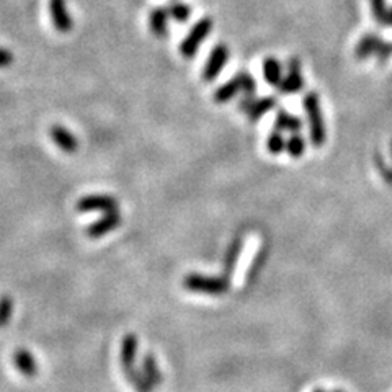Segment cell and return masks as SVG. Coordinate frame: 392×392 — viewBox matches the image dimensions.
<instances>
[{
	"label": "cell",
	"instance_id": "52a82bcc",
	"mask_svg": "<svg viewBox=\"0 0 392 392\" xmlns=\"http://www.w3.org/2000/svg\"><path fill=\"white\" fill-rule=\"evenodd\" d=\"M119 224H121L119 212L110 211V212H105V216L100 217V219L94 222V224L87 227L85 234L87 237H90V239H100V237H103L105 234H108V232L116 229Z\"/></svg>",
	"mask_w": 392,
	"mask_h": 392
},
{
	"label": "cell",
	"instance_id": "e0dca14e",
	"mask_svg": "<svg viewBox=\"0 0 392 392\" xmlns=\"http://www.w3.org/2000/svg\"><path fill=\"white\" fill-rule=\"evenodd\" d=\"M277 103L278 101H277V99H273V96H263V99L255 100L245 115L249 116L250 123H256L261 116L267 115L270 110H273L275 106H277Z\"/></svg>",
	"mask_w": 392,
	"mask_h": 392
},
{
	"label": "cell",
	"instance_id": "9a60e30c",
	"mask_svg": "<svg viewBox=\"0 0 392 392\" xmlns=\"http://www.w3.org/2000/svg\"><path fill=\"white\" fill-rule=\"evenodd\" d=\"M263 79L270 87H280L283 82V71H282V62L275 57H267L263 61Z\"/></svg>",
	"mask_w": 392,
	"mask_h": 392
},
{
	"label": "cell",
	"instance_id": "6da1fadb",
	"mask_svg": "<svg viewBox=\"0 0 392 392\" xmlns=\"http://www.w3.org/2000/svg\"><path fill=\"white\" fill-rule=\"evenodd\" d=\"M304 110L307 115L309 123V134H311V143L314 147H322L327 141V129L324 123V116L321 110V100L316 92H309L304 96Z\"/></svg>",
	"mask_w": 392,
	"mask_h": 392
},
{
	"label": "cell",
	"instance_id": "ba28073f",
	"mask_svg": "<svg viewBox=\"0 0 392 392\" xmlns=\"http://www.w3.org/2000/svg\"><path fill=\"white\" fill-rule=\"evenodd\" d=\"M50 12L57 31L69 33L72 30V18L67 12L66 0H50Z\"/></svg>",
	"mask_w": 392,
	"mask_h": 392
},
{
	"label": "cell",
	"instance_id": "83f0119b",
	"mask_svg": "<svg viewBox=\"0 0 392 392\" xmlns=\"http://www.w3.org/2000/svg\"><path fill=\"white\" fill-rule=\"evenodd\" d=\"M375 164H376L377 170H379V173H381V177L384 178V182L387 183V185L392 187V168L387 167V164L384 162V159H382L381 154H377V152L375 154Z\"/></svg>",
	"mask_w": 392,
	"mask_h": 392
},
{
	"label": "cell",
	"instance_id": "7402d4cb",
	"mask_svg": "<svg viewBox=\"0 0 392 392\" xmlns=\"http://www.w3.org/2000/svg\"><path fill=\"white\" fill-rule=\"evenodd\" d=\"M267 255H268L267 247H265V245L260 247L259 254L255 255V259H254V261H252V265H250V268H249V275H247V282L252 283L256 278V275H259L260 270L263 268L265 260H267Z\"/></svg>",
	"mask_w": 392,
	"mask_h": 392
},
{
	"label": "cell",
	"instance_id": "5bb4252c",
	"mask_svg": "<svg viewBox=\"0 0 392 392\" xmlns=\"http://www.w3.org/2000/svg\"><path fill=\"white\" fill-rule=\"evenodd\" d=\"M13 363H15L17 370L25 376H35L38 372V365L36 360L33 358V355L28 350H23V348H18V350L13 353Z\"/></svg>",
	"mask_w": 392,
	"mask_h": 392
},
{
	"label": "cell",
	"instance_id": "3957f363",
	"mask_svg": "<svg viewBox=\"0 0 392 392\" xmlns=\"http://www.w3.org/2000/svg\"><path fill=\"white\" fill-rule=\"evenodd\" d=\"M212 30V20L211 18H201L200 22H196L193 28L188 33L185 40L180 45V55L185 59H191L196 55V51L200 50L201 43L206 40V36L210 35Z\"/></svg>",
	"mask_w": 392,
	"mask_h": 392
},
{
	"label": "cell",
	"instance_id": "30bf717a",
	"mask_svg": "<svg viewBox=\"0 0 392 392\" xmlns=\"http://www.w3.org/2000/svg\"><path fill=\"white\" fill-rule=\"evenodd\" d=\"M50 136L52 141L57 147L61 149V151H64L67 154H72L77 151V147H79V144H77V139L74 138V134L71 133V131H67L64 126H51L50 128Z\"/></svg>",
	"mask_w": 392,
	"mask_h": 392
},
{
	"label": "cell",
	"instance_id": "cb8c5ba5",
	"mask_svg": "<svg viewBox=\"0 0 392 392\" xmlns=\"http://www.w3.org/2000/svg\"><path fill=\"white\" fill-rule=\"evenodd\" d=\"M371 10L375 20L382 27H387V18H389V10L386 7V0H371Z\"/></svg>",
	"mask_w": 392,
	"mask_h": 392
},
{
	"label": "cell",
	"instance_id": "d6a6232c",
	"mask_svg": "<svg viewBox=\"0 0 392 392\" xmlns=\"http://www.w3.org/2000/svg\"><path fill=\"white\" fill-rule=\"evenodd\" d=\"M331 392H345V391H340V389H335V391H331Z\"/></svg>",
	"mask_w": 392,
	"mask_h": 392
},
{
	"label": "cell",
	"instance_id": "4dcf8cb0",
	"mask_svg": "<svg viewBox=\"0 0 392 392\" xmlns=\"http://www.w3.org/2000/svg\"><path fill=\"white\" fill-rule=\"evenodd\" d=\"M387 27H392V8L389 10V18H387Z\"/></svg>",
	"mask_w": 392,
	"mask_h": 392
},
{
	"label": "cell",
	"instance_id": "9c48e42d",
	"mask_svg": "<svg viewBox=\"0 0 392 392\" xmlns=\"http://www.w3.org/2000/svg\"><path fill=\"white\" fill-rule=\"evenodd\" d=\"M138 355V337L134 333H128L121 343V366H123L124 375H128L134 370Z\"/></svg>",
	"mask_w": 392,
	"mask_h": 392
},
{
	"label": "cell",
	"instance_id": "277c9868",
	"mask_svg": "<svg viewBox=\"0 0 392 392\" xmlns=\"http://www.w3.org/2000/svg\"><path fill=\"white\" fill-rule=\"evenodd\" d=\"M280 94L282 95H296L304 89V77L301 71V61L298 57H291L288 61V74L280 84Z\"/></svg>",
	"mask_w": 392,
	"mask_h": 392
},
{
	"label": "cell",
	"instance_id": "4fadbf2b",
	"mask_svg": "<svg viewBox=\"0 0 392 392\" xmlns=\"http://www.w3.org/2000/svg\"><path fill=\"white\" fill-rule=\"evenodd\" d=\"M242 92V82H240V74H235L231 80H227L226 84H222L219 89H216L215 92V101L217 103H226L234 99V96Z\"/></svg>",
	"mask_w": 392,
	"mask_h": 392
},
{
	"label": "cell",
	"instance_id": "836d02e7",
	"mask_svg": "<svg viewBox=\"0 0 392 392\" xmlns=\"http://www.w3.org/2000/svg\"><path fill=\"white\" fill-rule=\"evenodd\" d=\"M391 156H392V141H391Z\"/></svg>",
	"mask_w": 392,
	"mask_h": 392
},
{
	"label": "cell",
	"instance_id": "7c38bea8",
	"mask_svg": "<svg viewBox=\"0 0 392 392\" xmlns=\"http://www.w3.org/2000/svg\"><path fill=\"white\" fill-rule=\"evenodd\" d=\"M381 38L375 35V33H368L358 41V45L355 48V57L358 61H365L368 57L375 56L377 46H379Z\"/></svg>",
	"mask_w": 392,
	"mask_h": 392
},
{
	"label": "cell",
	"instance_id": "d6986e66",
	"mask_svg": "<svg viewBox=\"0 0 392 392\" xmlns=\"http://www.w3.org/2000/svg\"><path fill=\"white\" fill-rule=\"evenodd\" d=\"M167 18H168V10L167 8H154L149 17V25L151 30L156 36L164 38L167 35Z\"/></svg>",
	"mask_w": 392,
	"mask_h": 392
},
{
	"label": "cell",
	"instance_id": "484cf974",
	"mask_svg": "<svg viewBox=\"0 0 392 392\" xmlns=\"http://www.w3.org/2000/svg\"><path fill=\"white\" fill-rule=\"evenodd\" d=\"M13 312V301L8 296L0 298V327H3L10 321Z\"/></svg>",
	"mask_w": 392,
	"mask_h": 392
},
{
	"label": "cell",
	"instance_id": "d4e9b609",
	"mask_svg": "<svg viewBox=\"0 0 392 392\" xmlns=\"http://www.w3.org/2000/svg\"><path fill=\"white\" fill-rule=\"evenodd\" d=\"M168 10V15H170L173 20H177V22H187L188 18H190L191 15V8L187 6V3H180V2H175V3H172L170 7L167 8Z\"/></svg>",
	"mask_w": 392,
	"mask_h": 392
},
{
	"label": "cell",
	"instance_id": "2e32d148",
	"mask_svg": "<svg viewBox=\"0 0 392 392\" xmlns=\"http://www.w3.org/2000/svg\"><path fill=\"white\" fill-rule=\"evenodd\" d=\"M242 247H244V242H242L240 237L232 240V244L227 249L226 255H224V277L229 278L232 277V272H234L237 267V261H239V256L242 254Z\"/></svg>",
	"mask_w": 392,
	"mask_h": 392
},
{
	"label": "cell",
	"instance_id": "1f68e13d",
	"mask_svg": "<svg viewBox=\"0 0 392 392\" xmlns=\"http://www.w3.org/2000/svg\"><path fill=\"white\" fill-rule=\"evenodd\" d=\"M312 392H331V391H326V389H321V387H317V389H314Z\"/></svg>",
	"mask_w": 392,
	"mask_h": 392
},
{
	"label": "cell",
	"instance_id": "603a6c76",
	"mask_svg": "<svg viewBox=\"0 0 392 392\" xmlns=\"http://www.w3.org/2000/svg\"><path fill=\"white\" fill-rule=\"evenodd\" d=\"M267 149L273 156H278V154H282L286 149V139L283 138V134L280 131L273 129V133L270 134L267 139Z\"/></svg>",
	"mask_w": 392,
	"mask_h": 392
},
{
	"label": "cell",
	"instance_id": "7a4b0ae2",
	"mask_svg": "<svg viewBox=\"0 0 392 392\" xmlns=\"http://www.w3.org/2000/svg\"><path fill=\"white\" fill-rule=\"evenodd\" d=\"M183 286L191 293L210 294V296H221L231 288V280L222 277H205L200 273H190L183 280Z\"/></svg>",
	"mask_w": 392,
	"mask_h": 392
},
{
	"label": "cell",
	"instance_id": "4316f807",
	"mask_svg": "<svg viewBox=\"0 0 392 392\" xmlns=\"http://www.w3.org/2000/svg\"><path fill=\"white\" fill-rule=\"evenodd\" d=\"M240 74V82H242V94L244 96H255L256 92V84L254 77L249 72H239Z\"/></svg>",
	"mask_w": 392,
	"mask_h": 392
},
{
	"label": "cell",
	"instance_id": "f546056e",
	"mask_svg": "<svg viewBox=\"0 0 392 392\" xmlns=\"http://www.w3.org/2000/svg\"><path fill=\"white\" fill-rule=\"evenodd\" d=\"M13 62V55L8 50L0 48V67H8Z\"/></svg>",
	"mask_w": 392,
	"mask_h": 392
},
{
	"label": "cell",
	"instance_id": "8992f818",
	"mask_svg": "<svg viewBox=\"0 0 392 392\" xmlns=\"http://www.w3.org/2000/svg\"><path fill=\"white\" fill-rule=\"evenodd\" d=\"M118 208V201L110 195H87L77 203V211L80 212H110L116 211Z\"/></svg>",
	"mask_w": 392,
	"mask_h": 392
},
{
	"label": "cell",
	"instance_id": "8fae6325",
	"mask_svg": "<svg viewBox=\"0 0 392 392\" xmlns=\"http://www.w3.org/2000/svg\"><path fill=\"white\" fill-rule=\"evenodd\" d=\"M273 129L280 131V133H282V131H288V133L294 134L303 129V121L301 118H298V116L288 113V111L280 110L277 113V118H275Z\"/></svg>",
	"mask_w": 392,
	"mask_h": 392
},
{
	"label": "cell",
	"instance_id": "5b68a950",
	"mask_svg": "<svg viewBox=\"0 0 392 392\" xmlns=\"http://www.w3.org/2000/svg\"><path fill=\"white\" fill-rule=\"evenodd\" d=\"M229 61V48L226 45H217L212 48L210 57H208L205 69H203V80L212 82L221 74L224 66Z\"/></svg>",
	"mask_w": 392,
	"mask_h": 392
},
{
	"label": "cell",
	"instance_id": "f1b7e54d",
	"mask_svg": "<svg viewBox=\"0 0 392 392\" xmlns=\"http://www.w3.org/2000/svg\"><path fill=\"white\" fill-rule=\"evenodd\" d=\"M375 56H376V59H377V62H379V64H384V62H387V59H389V57L392 56V43L381 40Z\"/></svg>",
	"mask_w": 392,
	"mask_h": 392
},
{
	"label": "cell",
	"instance_id": "ffe728a7",
	"mask_svg": "<svg viewBox=\"0 0 392 392\" xmlns=\"http://www.w3.org/2000/svg\"><path fill=\"white\" fill-rule=\"evenodd\" d=\"M286 151L293 159H299L306 152V139L299 133L291 134L286 141Z\"/></svg>",
	"mask_w": 392,
	"mask_h": 392
},
{
	"label": "cell",
	"instance_id": "44dd1931",
	"mask_svg": "<svg viewBox=\"0 0 392 392\" xmlns=\"http://www.w3.org/2000/svg\"><path fill=\"white\" fill-rule=\"evenodd\" d=\"M126 377H128V381L131 382V384L136 387L138 392H152L154 391L152 382L149 381L146 376H144L143 371L133 370L131 372H128V375H126Z\"/></svg>",
	"mask_w": 392,
	"mask_h": 392
},
{
	"label": "cell",
	"instance_id": "ac0fdd59",
	"mask_svg": "<svg viewBox=\"0 0 392 392\" xmlns=\"http://www.w3.org/2000/svg\"><path fill=\"white\" fill-rule=\"evenodd\" d=\"M141 371L144 372V376H146L147 379L152 382L154 387L162 384V372H161V370H159V363L156 360V356L151 355V353L143 358Z\"/></svg>",
	"mask_w": 392,
	"mask_h": 392
}]
</instances>
